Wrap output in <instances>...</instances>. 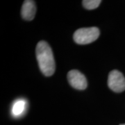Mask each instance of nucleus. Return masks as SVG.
<instances>
[{
	"instance_id": "f257e3e1",
	"label": "nucleus",
	"mask_w": 125,
	"mask_h": 125,
	"mask_svg": "<svg viewBox=\"0 0 125 125\" xmlns=\"http://www.w3.org/2000/svg\"><path fill=\"white\" fill-rule=\"evenodd\" d=\"M36 58L40 71L46 76L53 75L56 70V64L51 47L44 40L40 41L36 46Z\"/></svg>"
},
{
	"instance_id": "f03ea898",
	"label": "nucleus",
	"mask_w": 125,
	"mask_h": 125,
	"mask_svg": "<svg viewBox=\"0 0 125 125\" xmlns=\"http://www.w3.org/2000/svg\"><path fill=\"white\" fill-rule=\"evenodd\" d=\"M99 33L97 27L81 28L74 32L73 38L74 42L79 45H87L97 40Z\"/></svg>"
},
{
	"instance_id": "7ed1b4c3",
	"label": "nucleus",
	"mask_w": 125,
	"mask_h": 125,
	"mask_svg": "<svg viewBox=\"0 0 125 125\" xmlns=\"http://www.w3.org/2000/svg\"><path fill=\"white\" fill-rule=\"evenodd\" d=\"M109 88L115 93H122L125 90V78L122 73L118 70H112L108 78Z\"/></svg>"
},
{
	"instance_id": "20e7f679",
	"label": "nucleus",
	"mask_w": 125,
	"mask_h": 125,
	"mask_svg": "<svg viewBox=\"0 0 125 125\" xmlns=\"http://www.w3.org/2000/svg\"><path fill=\"white\" fill-rule=\"evenodd\" d=\"M67 80L72 87L76 90H85L88 85L85 76L77 70H72L68 72Z\"/></svg>"
},
{
	"instance_id": "39448f33",
	"label": "nucleus",
	"mask_w": 125,
	"mask_h": 125,
	"mask_svg": "<svg viewBox=\"0 0 125 125\" xmlns=\"http://www.w3.org/2000/svg\"><path fill=\"white\" fill-rule=\"evenodd\" d=\"M36 2L32 0H26L24 1L22 10H21V15L24 20L31 21L36 15Z\"/></svg>"
},
{
	"instance_id": "423d86ee",
	"label": "nucleus",
	"mask_w": 125,
	"mask_h": 125,
	"mask_svg": "<svg viewBox=\"0 0 125 125\" xmlns=\"http://www.w3.org/2000/svg\"><path fill=\"white\" fill-rule=\"evenodd\" d=\"M26 101L24 99H18L14 102L12 108V113L14 116L21 115L26 108Z\"/></svg>"
},
{
	"instance_id": "0eeeda50",
	"label": "nucleus",
	"mask_w": 125,
	"mask_h": 125,
	"mask_svg": "<svg viewBox=\"0 0 125 125\" xmlns=\"http://www.w3.org/2000/svg\"><path fill=\"white\" fill-rule=\"evenodd\" d=\"M101 3V0H83L82 1L83 7L88 10L97 9Z\"/></svg>"
},
{
	"instance_id": "6e6552de",
	"label": "nucleus",
	"mask_w": 125,
	"mask_h": 125,
	"mask_svg": "<svg viewBox=\"0 0 125 125\" xmlns=\"http://www.w3.org/2000/svg\"><path fill=\"white\" fill-rule=\"evenodd\" d=\"M125 125V124H122V125Z\"/></svg>"
}]
</instances>
